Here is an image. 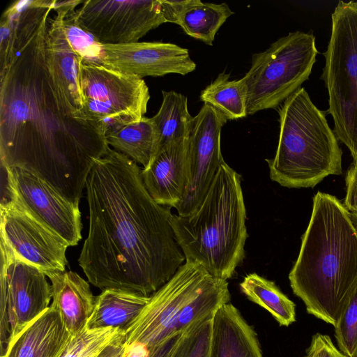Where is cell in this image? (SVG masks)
<instances>
[{"label":"cell","mask_w":357,"mask_h":357,"mask_svg":"<svg viewBox=\"0 0 357 357\" xmlns=\"http://www.w3.org/2000/svg\"><path fill=\"white\" fill-rule=\"evenodd\" d=\"M331 17L321 78L328 91L334 132L357 163V1H339Z\"/></svg>","instance_id":"cell-6"},{"label":"cell","mask_w":357,"mask_h":357,"mask_svg":"<svg viewBox=\"0 0 357 357\" xmlns=\"http://www.w3.org/2000/svg\"><path fill=\"white\" fill-rule=\"evenodd\" d=\"M79 80L84 112L105 136L144 116L150 93L143 79L80 61Z\"/></svg>","instance_id":"cell-9"},{"label":"cell","mask_w":357,"mask_h":357,"mask_svg":"<svg viewBox=\"0 0 357 357\" xmlns=\"http://www.w3.org/2000/svg\"><path fill=\"white\" fill-rule=\"evenodd\" d=\"M142 169L110 147L98 159L85 188L89 230L78 264L100 289L149 296L185 260L174 236L170 209L146 189Z\"/></svg>","instance_id":"cell-2"},{"label":"cell","mask_w":357,"mask_h":357,"mask_svg":"<svg viewBox=\"0 0 357 357\" xmlns=\"http://www.w3.org/2000/svg\"><path fill=\"white\" fill-rule=\"evenodd\" d=\"M83 1H65L62 19L64 33L82 62L90 65L103 66L101 43L81 26L77 19L76 7Z\"/></svg>","instance_id":"cell-27"},{"label":"cell","mask_w":357,"mask_h":357,"mask_svg":"<svg viewBox=\"0 0 357 357\" xmlns=\"http://www.w3.org/2000/svg\"><path fill=\"white\" fill-rule=\"evenodd\" d=\"M0 335L2 356L8 345L48 307L52 285L38 268L1 250Z\"/></svg>","instance_id":"cell-11"},{"label":"cell","mask_w":357,"mask_h":357,"mask_svg":"<svg viewBox=\"0 0 357 357\" xmlns=\"http://www.w3.org/2000/svg\"><path fill=\"white\" fill-rule=\"evenodd\" d=\"M182 335L183 333H178L167 340L149 357H169Z\"/></svg>","instance_id":"cell-35"},{"label":"cell","mask_w":357,"mask_h":357,"mask_svg":"<svg viewBox=\"0 0 357 357\" xmlns=\"http://www.w3.org/2000/svg\"><path fill=\"white\" fill-rule=\"evenodd\" d=\"M72 335L50 306L8 345L1 357H60Z\"/></svg>","instance_id":"cell-17"},{"label":"cell","mask_w":357,"mask_h":357,"mask_svg":"<svg viewBox=\"0 0 357 357\" xmlns=\"http://www.w3.org/2000/svg\"><path fill=\"white\" fill-rule=\"evenodd\" d=\"M213 317L202 319L184 332L169 357H210Z\"/></svg>","instance_id":"cell-29"},{"label":"cell","mask_w":357,"mask_h":357,"mask_svg":"<svg viewBox=\"0 0 357 357\" xmlns=\"http://www.w3.org/2000/svg\"><path fill=\"white\" fill-rule=\"evenodd\" d=\"M76 10L81 26L101 44L137 43L166 23L160 0H86Z\"/></svg>","instance_id":"cell-12"},{"label":"cell","mask_w":357,"mask_h":357,"mask_svg":"<svg viewBox=\"0 0 357 357\" xmlns=\"http://www.w3.org/2000/svg\"><path fill=\"white\" fill-rule=\"evenodd\" d=\"M162 93L160 107L152 117L158 135L159 150L171 143L188 139L193 119L188 112L185 96L174 91H162Z\"/></svg>","instance_id":"cell-23"},{"label":"cell","mask_w":357,"mask_h":357,"mask_svg":"<svg viewBox=\"0 0 357 357\" xmlns=\"http://www.w3.org/2000/svg\"><path fill=\"white\" fill-rule=\"evenodd\" d=\"M101 49L104 66L142 79L167 74L185 75L196 69L188 50L173 43L101 44Z\"/></svg>","instance_id":"cell-15"},{"label":"cell","mask_w":357,"mask_h":357,"mask_svg":"<svg viewBox=\"0 0 357 357\" xmlns=\"http://www.w3.org/2000/svg\"><path fill=\"white\" fill-rule=\"evenodd\" d=\"M1 250L45 275L65 271L68 243L13 195L0 204Z\"/></svg>","instance_id":"cell-10"},{"label":"cell","mask_w":357,"mask_h":357,"mask_svg":"<svg viewBox=\"0 0 357 357\" xmlns=\"http://www.w3.org/2000/svg\"><path fill=\"white\" fill-rule=\"evenodd\" d=\"M242 293L252 302L266 310L280 326L296 321V305L276 284L257 273L247 275L239 284Z\"/></svg>","instance_id":"cell-24"},{"label":"cell","mask_w":357,"mask_h":357,"mask_svg":"<svg viewBox=\"0 0 357 357\" xmlns=\"http://www.w3.org/2000/svg\"><path fill=\"white\" fill-rule=\"evenodd\" d=\"M127 348L124 342V335L109 344L97 357H126Z\"/></svg>","instance_id":"cell-34"},{"label":"cell","mask_w":357,"mask_h":357,"mask_svg":"<svg viewBox=\"0 0 357 357\" xmlns=\"http://www.w3.org/2000/svg\"><path fill=\"white\" fill-rule=\"evenodd\" d=\"M107 144L115 151L146 169L159 150L157 129L152 119L144 116L105 136Z\"/></svg>","instance_id":"cell-22"},{"label":"cell","mask_w":357,"mask_h":357,"mask_svg":"<svg viewBox=\"0 0 357 357\" xmlns=\"http://www.w3.org/2000/svg\"><path fill=\"white\" fill-rule=\"evenodd\" d=\"M230 74L220 73L200 93L199 99L220 112L227 120L245 117L247 89L241 79L229 80Z\"/></svg>","instance_id":"cell-26"},{"label":"cell","mask_w":357,"mask_h":357,"mask_svg":"<svg viewBox=\"0 0 357 357\" xmlns=\"http://www.w3.org/2000/svg\"><path fill=\"white\" fill-rule=\"evenodd\" d=\"M150 296L117 289H106L96 297L94 308L86 326L123 329L145 307Z\"/></svg>","instance_id":"cell-21"},{"label":"cell","mask_w":357,"mask_h":357,"mask_svg":"<svg viewBox=\"0 0 357 357\" xmlns=\"http://www.w3.org/2000/svg\"><path fill=\"white\" fill-rule=\"evenodd\" d=\"M233 14L226 3H204L200 0H192L179 16L176 24L187 35L212 45L218 31Z\"/></svg>","instance_id":"cell-25"},{"label":"cell","mask_w":357,"mask_h":357,"mask_svg":"<svg viewBox=\"0 0 357 357\" xmlns=\"http://www.w3.org/2000/svg\"><path fill=\"white\" fill-rule=\"evenodd\" d=\"M318 50L312 33L295 31L252 56L242 78L247 89V114L275 109L308 79Z\"/></svg>","instance_id":"cell-7"},{"label":"cell","mask_w":357,"mask_h":357,"mask_svg":"<svg viewBox=\"0 0 357 357\" xmlns=\"http://www.w3.org/2000/svg\"><path fill=\"white\" fill-rule=\"evenodd\" d=\"M280 134L275 157L266 159L270 178L283 187L314 188L342 173V151L325 114L300 88L279 110Z\"/></svg>","instance_id":"cell-5"},{"label":"cell","mask_w":357,"mask_h":357,"mask_svg":"<svg viewBox=\"0 0 357 357\" xmlns=\"http://www.w3.org/2000/svg\"><path fill=\"white\" fill-rule=\"evenodd\" d=\"M160 2L166 22L177 24L179 16L192 3V0H160Z\"/></svg>","instance_id":"cell-33"},{"label":"cell","mask_w":357,"mask_h":357,"mask_svg":"<svg viewBox=\"0 0 357 357\" xmlns=\"http://www.w3.org/2000/svg\"><path fill=\"white\" fill-rule=\"evenodd\" d=\"M289 280L308 314L336 326L357 287V229L336 197L320 191L314 196Z\"/></svg>","instance_id":"cell-3"},{"label":"cell","mask_w":357,"mask_h":357,"mask_svg":"<svg viewBox=\"0 0 357 357\" xmlns=\"http://www.w3.org/2000/svg\"><path fill=\"white\" fill-rule=\"evenodd\" d=\"M64 3L65 1H56V15L49 18L46 36L47 52L62 91L73 108L84 113L79 80V64L82 60L69 44L64 33L62 25Z\"/></svg>","instance_id":"cell-18"},{"label":"cell","mask_w":357,"mask_h":357,"mask_svg":"<svg viewBox=\"0 0 357 357\" xmlns=\"http://www.w3.org/2000/svg\"><path fill=\"white\" fill-rule=\"evenodd\" d=\"M53 3L19 6L10 20L13 44L0 71V161L40 178L79 206L94 162L110 147L94 120L71 105L47 52Z\"/></svg>","instance_id":"cell-1"},{"label":"cell","mask_w":357,"mask_h":357,"mask_svg":"<svg viewBox=\"0 0 357 357\" xmlns=\"http://www.w3.org/2000/svg\"><path fill=\"white\" fill-rule=\"evenodd\" d=\"M241 177L225 161L200 205L187 215H174L171 225L185 261L227 280L245 257L248 237Z\"/></svg>","instance_id":"cell-4"},{"label":"cell","mask_w":357,"mask_h":357,"mask_svg":"<svg viewBox=\"0 0 357 357\" xmlns=\"http://www.w3.org/2000/svg\"><path fill=\"white\" fill-rule=\"evenodd\" d=\"M347 192L343 204L351 213H357V163L349 167L346 177Z\"/></svg>","instance_id":"cell-32"},{"label":"cell","mask_w":357,"mask_h":357,"mask_svg":"<svg viewBox=\"0 0 357 357\" xmlns=\"http://www.w3.org/2000/svg\"><path fill=\"white\" fill-rule=\"evenodd\" d=\"M5 191L18 199L38 218L75 246L82 239L79 206L64 198L47 182L19 168H3Z\"/></svg>","instance_id":"cell-14"},{"label":"cell","mask_w":357,"mask_h":357,"mask_svg":"<svg viewBox=\"0 0 357 357\" xmlns=\"http://www.w3.org/2000/svg\"><path fill=\"white\" fill-rule=\"evenodd\" d=\"M51 281L50 307L59 313L71 335L81 331L91 315L96 302L89 283L73 271L52 272L46 275Z\"/></svg>","instance_id":"cell-20"},{"label":"cell","mask_w":357,"mask_h":357,"mask_svg":"<svg viewBox=\"0 0 357 357\" xmlns=\"http://www.w3.org/2000/svg\"><path fill=\"white\" fill-rule=\"evenodd\" d=\"M334 335L340 351L349 357H357V287L334 326Z\"/></svg>","instance_id":"cell-30"},{"label":"cell","mask_w":357,"mask_h":357,"mask_svg":"<svg viewBox=\"0 0 357 357\" xmlns=\"http://www.w3.org/2000/svg\"><path fill=\"white\" fill-rule=\"evenodd\" d=\"M307 357H349L338 349L331 337L320 333H315L306 351Z\"/></svg>","instance_id":"cell-31"},{"label":"cell","mask_w":357,"mask_h":357,"mask_svg":"<svg viewBox=\"0 0 357 357\" xmlns=\"http://www.w3.org/2000/svg\"><path fill=\"white\" fill-rule=\"evenodd\" d=\"M210 357H264L255 328L229 302L213 317Z\"/></svg>","instance_id":"cell-19"},{"label":"cell","mask_w":357,"mask_h":357,"mask_svg":"<svg viewBox=\"0 0 357 357\" xmlns=\"http://www.w3.org/2000/svg\"><path fill=\"white\" fill-rule=\"evenodd\" d=\"M303 357H307V356L305 355V356H303Z\"/></svg>","instance_id":"cell-36"},{"label":"cell","mask_w":357,"mask_h":357,"mask_svg":"<svg viewBox=\"0 0 357 357\" xmlns=\"http://www.w3.org/2000/svg\"><path fill=\"white\" fill-rule=\"evenodd\" d=\"M123 335L120 328L90 329L85 326L72 335L60 357H97L103 349Z\"/></svg>","instance_id":"cell-28"},{"label":"cell","mask_w":357,"mask_h":357,"mask_svg":"<svg viewBox=\"0 0 357 357\" xmlns=\"http://www.w3.org/2000/svg\"><path fill=\"white\" fill-rule=\"evenodd\" d=\"M188 138L171 143L159 150L141 176L151 197L159 204L176 208L186 185Z\"/></svg>","instance_id":"cell-16"},{"label":"cell","mask_w":357,"mask_h":357,"mask_svg":"<svg viewBox=\"0 0 357 357\" xmlns=\"http://www.w3.org/2000/svg\"><path fill=\"white\" fill-rule=\"evenodd\" d=\"M227 118L212 106L204 104L192 121L188 137L186 185L183 198L176 208L183 216L200 205L220 165L221 130Z\"/></svg>","instance_id":"cell-13"},{"label":"cell","mask_w":357,"mask_h":357,"mask_svg":"<svg viewBox=\"0 0 357 357\" xmlns=\"http://www.w3.org/2000/svg\"><path fill=\"white\" fill-rule=\"evenodd\" d=\"M212 277L200 265L185 261L174 275L150 296L138 315L123 330L130 357H149L167 340L183 333L178 321L183 308L195 298Z\"/></svg>","instance_id":"cell-8"}]
</instances>
